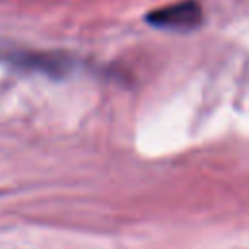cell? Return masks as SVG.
<instances>
[{
  "instance_id": "7a4b0ae2",
  "label": "cell",
  "mask_w": 249,
  "mask_h": 249,
  "mask_svg": "<svg viewBox=\"0 0 249 249\" xmlns=\"http://www.w3.org/2000/svg\"><path fill=\"white\" fill-rule=\"evenodd\" d=\"M146 21L160 29L191 31L202 21V6L198 0H181L150 12L146 16Z\"/></svg>"
},
{
  "instance_id": "6da1fadb",
  "label": "cell",
  "mask_w": 249,
  "mask_h": 249,
  "mask_svg": "<svg viewBox=\"0 0 249 249\" xmlns=\"http://www.w3.org/2000/svg\"><path fill=\"white\" fill-rule=\"evenodd\" d=\"M0 60L31 72H41L53 78L66 76L72 70V58L66 53L56 51H33L14 45H2L0 47Z\"/></svg>"
}]
</instances>
